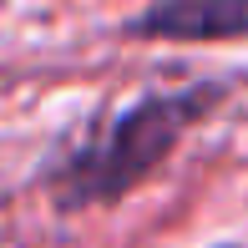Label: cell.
Listing matches in <instances>:
<instances>
[{
	"mask_svg": "<svg viewBox=\"0 0 248 248\" xmlns=\"http://www.w3.org/2000/svg\"><path fill=\"white\" fill-rule=\"evenodd\" d=\"M223 96L218 81L177 86V92H142L132 107L107 117L81 142L61 147L46 167L56 208H96V202L127 198L167 152L183 142L193 122L208 117V107Z\"/></svg>",
	"mask_w": 248,
	"mask_h": 248,
	"instance_id": "6da1fadb",
	"label": "cell"
},
{
	"mask_svg": "<svg viewBox=\"0 0 248 248\" xmlns=\"http://www.w3.org/2000/svg\"><path fill=\"white\" fill-rule=\"evenodd\" d=\"M132 41H243L248 0H152L127 20Z\"/></svg>",
	"mask_w": 248,
	"mask_h": 248,
	"instance_id": "7a4b0ae2",
	"label": "cell"
}]
</instances>
